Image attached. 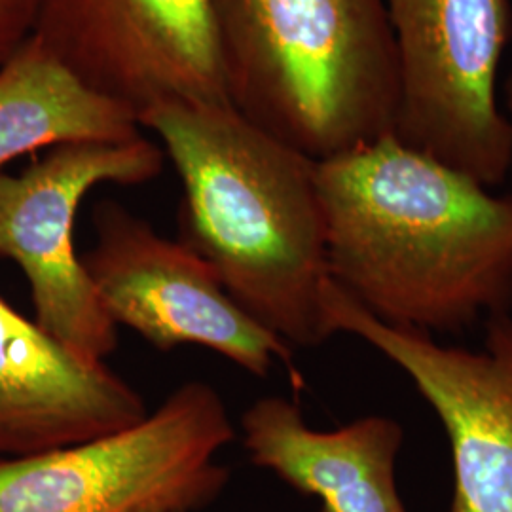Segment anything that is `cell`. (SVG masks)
Here are the masks:
<instances>
[{
	"instance_id": "cell-1",
	"label": "cell",
	"mask_w": 512,
	"mask_h": 512,
	"mask_svg": "<svg viewBox=\"0 0 512 512\" xmlns=\"http://www.w3.org/2000/svg\"><path fill=\"white\" fill-rule=\"evenodd\" d=\"M330 279L389 327L512 310V196L385 135L317 162Z\"/></svg>"
},
{
	"instance_id": "cell-2",
	"label": "cell",
	"mask_w": 512,
	"mask_h": 512,
	"mask_svg": "<svg viewBox=\"0 0 512 512\" xmlns=\"http://www.w3.org/2000/svg\"><path fill=\"white\" fill-rule=\"evenodd\" d=\"M139 124L162 141L181 177V241L226 293L289 346L332 338L317 162L230 103L164 101L143 110Z\"/></svg>"
},
{
	"instance_id": "cell-3",
	"label": "cell",
	"mask_w": 512,
	"mask_h": 512,
	"mask_svg": "<svg viewBox=\"0 0 512 512\" xmlns=\"http://www.w3.org/2000/svg\"><path fill=\"white\" fill-rule=\"evenodd\" d=\"M226 95L323 162L393 135L399 82L385 0H209Z\"/></svg>"
},
{
	"instance_id": "cell-4",
	"label": "cell",
	"mask_w": 512,
	"mask_h": 512,
	"mask_svg": "<svg viewBox=\"0 0 512 512\" xmlns=\"http://www.w3.org/2000/svg\"><path fill=\"white\" fill-rule=\"evenodd\" d=\"M234 437L219 391L186 382L137 425L0 456V512H200L230 482L217 454Z\"/></svg>"
},
{
	"instance_id": "cell-5",
	"label": "cell",
	"mask_w": 512,
	"mask_h": 512,
	"mask_svg": "<svg viewBox=\"0 0 512 512\" xmlns=\"http://www.w3.org/2000/svg\"><path fill=\"white\" fill-rule=\"evenodd\" d=\"M399 105L393 135L488 188L512 169V120L497 82L511 0H385Z\"/></svg>"
},
{
	"instance_id": "cell-6",
	"label": "cell",
	"mask_w": 512,
	"mask_h": 512,
	"mask_svg": "<svg viewBox=\"0 0 512 512\" xmlns=\"http://www.w3.org/2000/svg\"><path fill=\"white\" fill-rule=\"evenodd\" d=\"M164 164L162 147L143 135L61 145L19 175L0 173V256L27 275L38 327L88 363L103 365L118 349V327L74 251L78 207L95 186L147 184Z\"/></svg>"
},
{
	"instance_id": "cell-7",
	"label": "cell",
	"mask_w": 512,
	"mask_h": 512,
	"mask_svg": "<svg viewBox=\"0 0 512 512\" xmlns=\"http://www.w3.org/2000/svg\"><path fill=\"white\" fill-rule=\"evenodd\" d=\"M92 220L95 243L82 264L116 327L135 330L160 351L211 349L258 378L281 361L294 389H302L291 346L243 310L196 251L109 198L95 203Z\"/></svg>"
},
{
	"instance_id": "cell-8",
	"label": "cell",
	"mask_w": 512,
	"mask_h": 512,
	"mask_svg": "<svg viewBox=\"0 0 512 512\" xmlns=\"http://www.w3.org/2000/svg\"><path fill=\"white\" fill-rule=\"evenodd\" d=\"M329 332L365 340L399 366L444 425L454 461L450 512H512V315L486 321L482 349L444 346L420 330L389 327L332 279Z\"/></svg>"
},
{
	"instance_id": "cell-9",
	"label": "cell",
	"mask_w": 512,
	"mask_h": 512,
	"mask_svg": "<svg viewBox=\"0 0 512 512\" xmlns=\"http://www.w3.org/2000/svg\"><path fill=\"white\" fill-rule=\"evenodd\" d=\"M33 35L137 118L164 101L230 103L209 0H42Z\"/></svg>"
},
{
	"instance_id": "cell-10",
	"label": "cell",
	"mask_w": 512,
	"mask_h": 512,
	"mask_svg": "<svg viewBox=\"0 0 512 512\" xmlns=\"http://www.w3.org/2000/svg\"><path fill=\"white\" fill-rule=\"evenodd\" d=\"M147 416L124 378L76 357L0 296V456L86 442Z\"/></svg>"
},
{
	"instance_id": "cell-11",
	"label": "cell",
	"mask_w": 512,
	"mask_h": 512,
	"mask_svg": "<svg viewBox=\"0 0 512 512\" xmlns=\"http://www.w3.org/2000/svg\"><path fill=\"white\" fill-rule=\"evenodd\" d=\"M241 431L249 461L317 497L321 512H406L395 475L404 429L393 418L372 414L319 431L272 395L245 410Z\"/></svg>"
},
{
	"instance_id": "cell-12",
	"label": "cell",
	"mask_w": 512,
	"mask_h": 512,
	"mask_svg": "<svg viewBox=\"0 0 512 512\" xmlns=\"http://www.w3.org/2000/svg\"><path fill=\"white\" fill-rule=\"evenodd\" d=\"M139 137L135 110L93 92L35 35L0 65V173L38 150Z\"/></svg>"
},
{
	"instance_id": "cell-13",
	"label": "cell",
	"mask_w": 512,
	"mask_h": 512,
	"mask_svg": "<svg viewBox=\"0 0 512 512\" xmlns=\"http://www.w3.org/2000/svg\"><path fill=\"white\" fill-rule=\"evenodd\" d=\"M42 0H0V65L33 37Z\"/></svg>"
},
{
	"instance_id": "cell-14",
	"label": "cell",
	"mask_w": 512,
	"mask_h": 512,
	"mask_svg": "<svg viewBox=\"0 0 512 512\" xmlns=\"http://www.w3.org/2000/svg\"><path fill=\"white\" fill-rule=\"evenodd\" d=\"M507 95H509V105H511L512 110V76L511 80H509V86H507Z\"/></svg>"
}]
</instances>
